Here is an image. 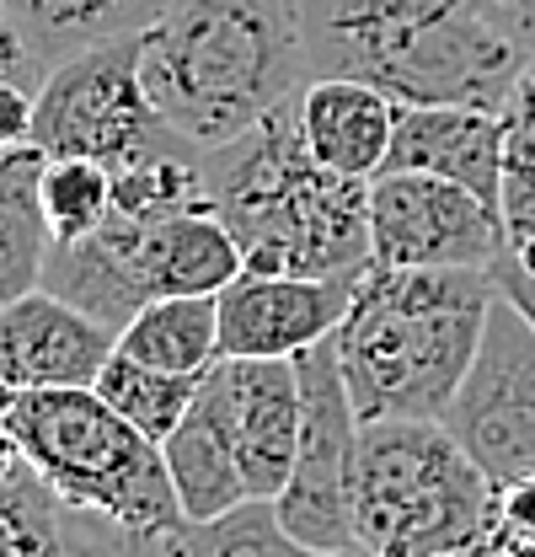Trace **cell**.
Returning a JSON list of instances; mask_svg holds the SVG:
<instances>
[{
    "label": "cell",
    "mask_w": 535,
    "mask_h": 557,
    "mask_svg": "<svg viewBox=\"0 0 535 557\" xmlns=\"http://www.w3.org/2000/svg\"><path fill=\"white\" fill-rule=\"evenodd\" d=\"M139 81L172 135L231 145L311 81L300 0H177L139 33Z\"/></svg>",
    "instance_id": "1"
},
{
    "label": "cell",
    "mask_w": 535,
    "mask_h": 557,
    "mask_svg": "<svg viewBox=\"0 0 535 557\" xmlns=\"http://www.w3.org/2000/svg\"><path fill=\"white\" fill-rule=\"evenodd\" d=\"M295 102L203 150L209 205L236 231L252 274L359 278L370 269V183L327 172L306 150Z\"/></svg>",
    "instance_id": "2"
},
{
    "label": "cell",
    "mask_w": 535,
    "mask_h": 557,
    "mask_svg": "<svg viewBox=\"0 0 535 557\" xmlns=\"http://www.w3.org/2000/svg\"><path fill=\"white\" fill-rule=\"evenodd\" d=\"M498 284L487 269H381L353 284L333 344L364 423L445 418L476 359Z\"/></svg>",
    "instance_id": "3"
},
{
    "label": "cell",
    "mask_w": 535,
    "mask_h": 557,
    "mask_svg": "<svg viewBox=\"0 0 535 557\" xmlns=\"http://www.w3.org/2000/svg\"><path fill=\"white\" fill-rule=\"evenodd\" d=\"M311 81H364L397 108H503L525 49L461 0H300Z\"/></svg>",
    "instance_id": "4"
},
{
    "label": "cell",
    "mask_w": 535,
    "mask_h": 557,
    "mask_svg": "<svg viewBox=\"0 0 535 557\" xmlns=\"http://www.w3.org/2000/svg\"><path fill=\"white\" fill-rule=\"evenodd\" d=\"M353 525L375 557H493L498 483L445 418H381L359 434Z\"/></svg>",
    "instance_id": "5"
},
{
    "label": "cell",
    "mask_w": 535,
    "mask_h": 557,
    "mask_svg": "<svg viewBox=\"0 0 535 557\" xmlns=\"http://www.w3.org/2000/svg\"><path fill=\"white\" fill-rule=\"evenodd\" d=\"M16 440L27 467L70 509L102 515L134 536L188 520L161 445L113 413L91 386L16 392Z\"/></svg>",
    "instance_id": "6"
},
{
    "label": "cell",
    "mask_w": 535,
    "mask_h": 557,
    "mask_svg": "<svg viewBox=\"0 0 535 557\" xmlns=\"http://www.w3.org/2000/svg\"><path fill=\"white\" fill-rule=\"evenodd\" d=\"M172 139L183 135L166 129L139 81V33L75 49L38 81L33 145L43 156H80L119 172Z\"/></svg>",
    "instance_id": "7"
},
{
    "label": "cell",
    "mask_w": 535,
    "mask_h": 557,
    "mask_svg": "<svg viewBox=\"0 0 535 557\" xmlns=\"http://www.w3.org/2000/svg\"><path fill=\"white\" fill-rule=\"evenodd\" d=\"M295 375H300V445H295L289 483L273 498L278 525L295 542L322 547V553H364L359 525H353L364 418L348 397L333 338L295 354Z\"/></svg>",
    "instance_id": "8"
},
{
    "label": "cell",
    "mask_w": 535,
    "mask_h": 557,
    "mask_svg": "<svg viewBox=\"0 0 535 557\" xmlns=\"http://www.w3.org/2000/svg\"><path fill=\"white\" fill-rule=\"evenodd\" d=\"M445 429L498 487L535 472V327L498 295Z\"/></svg>",
    "instance_id": "9"
},
{
    "label": "cell",
    "mask_w": 535,
    "mask_h": 557,
    "mask_svg": "<svg viewBox=\"0 0 535 557\" xmlns=\"http://www.w3.org/2000/svg\"><path fill=\"white\" fill-rule=\"evenodd\" d=\"M503 214L450 177L381 172L370 183V263L381 269H493Z\"/></svg>",
    "instance_id": "10"
},
{
    "label": "cell",
    "mask_w": 535,
    "mask_h": 557,
    "mask_svg": "<svg viewBox=\"0 0 535 557\" xmlns=\"http://www.w3.org/2000/svg\"><path fill=\"white\" fill-rule=\"evenodd\" d=\"M225 429L236 440L247 498H278L300 445V375L295 359H214L203 370Z\"/></svg>",
    "instance_id": "11"
},
{
    "label": "cell",
    "mask_w": 535,
    "mask_h": 557,
    "mask_svg": "<svg viewBox=\"0 0 535 557\" xmlns=\"http://www.w3.org/2000/svg\"><path fill=\"white\" fill-rule=\"evenodd\" d=\"M359 278H295L247 269L220 289V359H295L311 344L333 338Z\"/></svg>",
    "instance_id": "12"
},
{
    "label": "cell",
    "mask_w": 535,
    "mask_h": 557,
    "mask_svg": "<svg viewBox=\"0 0 535 557\" xmlns=\"http://www.w3.org/2000/svg\"><path fill=\"white\" fill-rule=\"evenodd\" d=\"M119 333L54 289H27L0 306V381L16 392L91 386L113 359Z\"/></svg>",
    "instance_id": "13"
},
{
    "label": "cell",
    "mask_w": 535,
    "mask_h": 557,
    "mask_svg": "<svg viewBox=\"0 0 535 557\" xmlns=\"http://www.w3.org/2000/svg\"><path fill=\"white\" fill-rule=\"evenodd\" d=\"M386 172H434L498 209L503 188V119L498 108H401Z\"/></svg>",
    "instance_id": "14"
},
{
    "label": "cell",
    "mask_w": 535,
    "mask_h": 557,
    "mask_svg": "<svg viewBox=\"0 0 535 557\" xmlns=\"http://www.w3.org/2000/svg\"><path fill=\"white\" fill-rule=\"evenodd\" d=\"M300 135L306 150L343 177H359V183H375L386 172V156H391V135H397V102L364 81H306L300 91Z\"/></svg>",
    "instance_id": "15"
},
{
    "label": "cell",
    "mask_w": 535,
    "mask_h": 557,
    "mask_svg": "<svg viewBox=\"0 0 535 557\" xmlns=\"http://www.w3.org/2000/svg\"><path fill=\"white\" fill-rule=\"evenodd\" d=\"M134 274H139L145 300H161V295H220L225 284H236L247 274V258H241L236 231L214 214V205H203L166 214L155 225H139Z\"/></svg>",
    "instance_id": "16"
},
{
    "label": "cell",
    "mask_w": 535,
    "mask_h": 557,
    "mask_svg": "<svg viewBox=\"0 0 535 557\" xmlns=\"http://www.w3.org/2000/svg\"><path fill=\"white\" fill-rule=\"evenodd\" d=\"M0 557H145V536L70 509L27 472L0 487Z\"/></svg>",
    "instance_id": "17"
},
{
    "label": "cell",
    "mask_w": 535,
    "mask_h": 557,
    "mask_svg": "<svg viewBox=\"0 0 535 557\" xmlns=\"http://www.w3.org/2000/svg\"><path fill=\"white\" fill-rule=\"evenodd\" d=\"M134 242H139V225L113 209L102 231L49 247L43 289L65 295L70 306H80L102 327L124 333V322L145 306V289H139V274H134Z\"/></svg>",
    "instance_id": "18"
},
{
    "label": "cell",
    "mask_w": 535,
    "mask_h": 557,
    "mask_svg": "<svg viewBox=\"0 0 535 557\" xmlns=\"http://www.w3.org/2000/svg\"><path fill=\"white\" fill-rule=\"evenodd\" d=\"M166 472L177 487V504L188 520H220L236 504H247V483H241V461H236V440L225 429V413L214 403V392L199 381L194 408L183 423L161 440Z\"/></svg>",
    "instance_id": "19"
},
{
    "label": "cell",
    "mask_w": 535,
    "mask_h": 557,
    "mask_svg": "<svg viewBox=\"0 0 535 557\" xmlns=\"http://www.w3.org/2000/svg\"><path fill=\"white\" fill-rule=\"evenodd\" d=\"M43 161L49 156L33 139L0 150V306L43 284V263L54 247L49 220L38 209Z\"/></svg>",
    "instance_id": "20"
},
{
    "label": "cell",
    "mask_w": 535,
    "mask_h": 557,
    "mask_svg": "<svg viewBox=\"0 0 535 557\" xmlns=\"http://www.w3.org/2000/svg\"><path fill=\"white\" fill-rule=\"evenodd\" d=\"M22 38L43 65H60L75 49L145 33L155 16H166L177 0H5Z\"/></svg>",
    "instance_id": "21"
},
{
    "label": "cell",
    "mask_w": 535,
    "mask_h": 557,
    "mask_svg": "<svg viewBox=\"0 0 535 557\" xmlns=\"http://www.w3.org/2000/svg\"><path fill=\"white\" fill-rule=\"evenodd\" d=\"M119 348L155 370H172V375H203L220 359V295L145 300L124 322Z\"/></svg>",
    "instance_id": "22"
},
{
    "label": "cell",
    "mask_w": 535,
    "mask_h": 557,
    "mask_svg": "<svg viewBox=\"0 0 535 557\" xmlns=\"http://www.w3.org/2000/svg\"><path fill=\"white\" fill-rule=\"evenodd\" d=\"M145 557H364V553H322L295 542L278 525L268 498H247L220 520H183L172 531L145 536Z\"/></svg>",
    "instance_id": "23"
},
{
    "label": "cell",
    "mask_w": 535,
    "mask_h": 557,
    "mask_svg": "<svg viewBox=\"0 0 535 557\" xmlns=\"http://www.w3.org/2000/svg\"><path fill=\"white\" fill-rule=\"evenodd\" d=\"M209 205V183H203V150L188 139H172L150 156H139L129 166L113 172V209L134 225H155L166 214Z\"/></svg>",
    "instance_id": "24"
},
{
    "label": "cell",
    "mask_w": 535,
    "mask_h": 557,
    "mask_svg": "<svg viewBox=\"0 0 535 557\" xmlns=\"http://www.w3.org/2000/svg\"><path fill=\"white\" fill-rule=\"evenodd\" d=\"M199 381L203 375H172V370H155V364L134 359L124 348H113V359L102 364V375L91 381V392L119 418H129L139 434H150L161 445L183 423V413L194 408Z\"/></svg>",
    "instance_id": "25"
},
{
    "label": "cell",
    "mask_w": 535,
    "mask_h": 557,
    "mask_svg": "<svg viewBox=\"0 0 535 557\" xmlns=\"http://www.w3.org/2000/svg\"><path fill=\"white\" fill-rule=\"evenodd\" d=\"M38 209H43L54 242H80V236L102 231L113 214V172L102 161L49 156L43 177H38Z\"/></svg>",
    "instance_id": "26"
},
{
    "label": "cell",
    "mask_w": 535,
    "mask_h": 557,
    "mask_svg": "<svg viewBox=\"0 0 535 557\" xmlns=\"http://www.w3.org/2000/svg\"><path fill=\"white\" fill-rule=\"evenodd\" d=\"M503 188H498V214L509 236L535 231V54L514 75L503 108Z\"/></svg>",
    "instance_id": "27"
},
{
    "label": "cell",
    "mask_w": 535,
    "mask_h": 557,
    "mask_svg": "<svg viewBox=\"0 0 535 557\" xmlns=\"http://www.w3.org/2000/svg\"><path fill=\"white\" fill-rule=\"evenodd\" d=\"M49 75V65L33 54V44L22 38V27H16V16H11V5L0 0V81H22V86H33L38 91V81Z\"/></svg>",
    "instance_id": "28"
},
{
    "label": "cell",
    "mask_w": 535,
    "mask_h": 557,
    "mask_svg": "<svg viewBox=\"0 0 535 557\" xmlns=\"http://www.w3.org/2000/svg\"><path fill=\"white\" fill-rule=\"evenodd\" d=\"M503 542H535V472L498 487V547Z\"/></svg>",
    "instance_id": "29"
},
{
    "label": "cell",
    "mask_w": 535,
    "mask_h": 557,
    "mask_svg": "<svg viewBox=\"0 0 535 557\" xmlns=\"http://www.w3.org/2000/svg\"><path fill=\"white\" fill-rule=\"evenodd\" d=\"M461 5H471L498 33H509L525 54H535V0H461Z\"/></svg>",
    "instance_id": "30"
},
{
    "label": "cell",
    "mask_w": 535,
    "mask_h": 557,
    "mask_svg": "<svg viewBox=\"0 0 535 557\" xmlns=\"http://www.w3.org/2000/svg\"><path fill=\"white\" fill-rule=\"evenodd\" d=\"M33 102H38L33 86H22V81H0V150L33 139Z\"/></svg>",
    "instance_id": "31"
},
{
    "label": "cell",
    "mask_w": 535,
    "mask_h": 557,
    "mask_svg": "<svg viewBox=\"0 0 535 557\" xmlns=\"http://www.w3.org/2000/svg\"><path fill=\"white\" fill-rule=\"evenodd\" d=\"M27 456H22V440H16V386L0 381V487L27 478Z\"/></svg>",
    "instance_id": "32"
},
{
    "label": "cell",
    "mask_w": 535,
    "mask_h": 557,
    "mask_svg": "<svg viewBox=\"0 0 535 557\" xmlns=\"http://www.w3.org/2000/svg\"><path fill=\"white\" fill-rule=\"evenodd\" d=\"M487 274H493V284H498V295H503V300H509V306L535 327V274L531 269H520L509 252H498V263H493Z\"/></svg>",
    "instance_id": "33"
},
{
    "label": "cell",
    "mask_w": 535,
    "mask_h": 557,
    "mask_svg": "<svg viewBox=\"0 0 535 557\" xmlns=\"http://www.w3.org/2000/svg\"><path fill=\"white\" fill-rule=\"evenodd\" d=\"M493 557H535V542H503Z\"/></svg>",
    "instance_id": "34"
}]
</instances>
